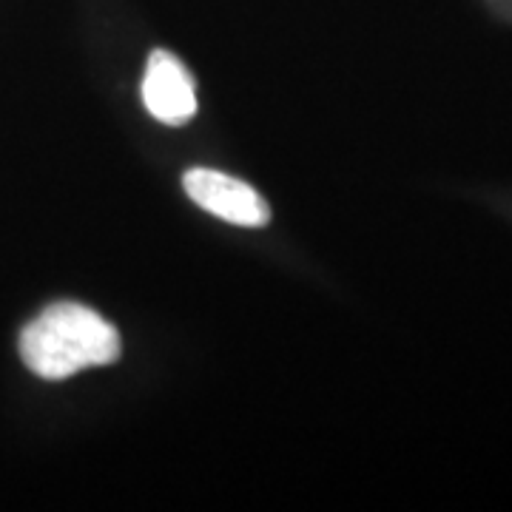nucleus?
I'll return each mask as SVG.
<instances>
[{"instance_id": "f257e3e1", "label": "nucleus", "mask_w": 512, "mask_h": 512, "mask_svg": "<svg viewBox=\"0 0 512 512\" xmlns=\"http://www.w3.org/2000/svg\"><path fill=\"white\" fill-rule=\"evenodd\" d=\"M123 342L117 328L77 302H55L20 333V356L40 379L60 382L86 367L117 362Z\"/></svg>"}, {"instance_id": "f03ea898", "label": "nucleus", "mask_w": 512, "mask_h": 512, "mask_svg": "<svg viewBox=\"0 0 512 512\" xmlns=\"http://www.w3.org/2000/svg\"><path fill=\"white\" fill-rule=\"evenodd\" d=\"M185 194L200 205L202 211L242 228H259L271 220V205L265 197L242 183L237 177H228L214 168H194L183 177Z\"/></svg>"}, {"instance_id": "7ed1b4c3", "label": "nucleus", "mask_w": 512, "mask_h": 512, "mask_svg": "<svg viewBox=\"0 0 512 512\" xmlns=\"http://www.w3.org/2000/svg\"><path fill=\"white\" fill-rule=\"evenodd\" d=\"M143 103L154 120L165 126H183L197 114L194 80L171 52H151L143 77Z\"/></svg>"}]
</instances>
